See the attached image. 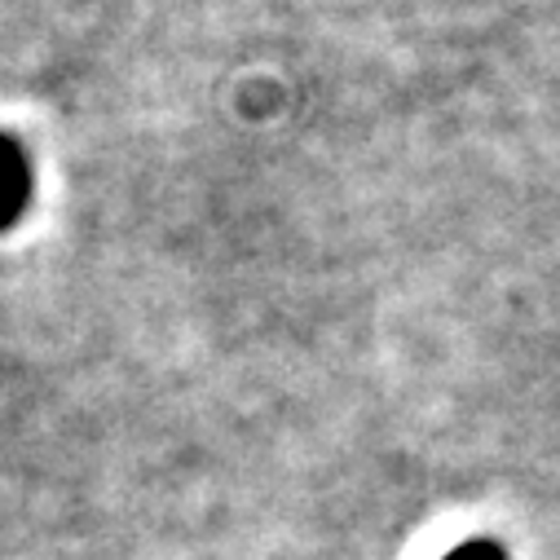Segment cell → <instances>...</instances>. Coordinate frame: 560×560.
Here are the masks:
<instances>
[{"label": "cell", "instance_id": "obj_1", "mask_svg": "<svg viewBox=\"0 0 560 560\" xmlns=\"http://www.w3.org/2000/svg\"><path fill=\"white\" fill-rule=\"evenodd\" d=\"M32 203V164L10 132H0V234H5Z\"/></svg>", "mask_w": 560, "mask_h": 560}, {"label": "cell", "instance_id": "obj_2", "mask_svg": "<svg viewBox=\"0 0 560 560\" xmlns=\"http://www.w3.org/2000/svg\"><path fill=\"white\" fill-rule=\"evenodd\" d=\"M446 560H508L494 542H486V538H477V542H464V547H455Z\"/></svg>", "mask_w": 560, "mask_h": 560}]
</instances>
